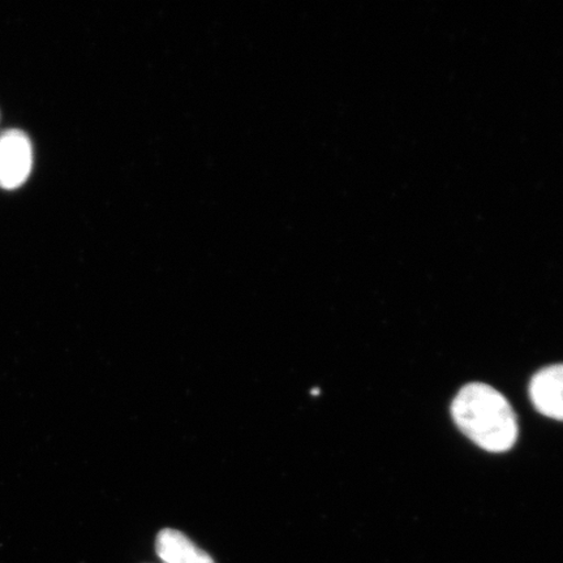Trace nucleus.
Here are the masks:
<instances>
[{"label":"nucleus","instance_id":"obj_3","mask_svg":"<svg viewBox=\"0 0 563 563\" xmlns=\"http://www.w3.org/2000/svg\"><path fill=\"white\" fill-rule=\"evenodd\" d=\"M530 397L541 415L563 421V364L538 372L530 385Z\"/></svg>","mask_w":563,"mask_h":563},{"label":"nucleus","instance_id":"obj_2","mask_svg":"<svg viewBox=\"0 0 563 563\" xmlns=\"http://www.w3.org/2000/svg\"><path fill=\"white\" fill-rule=\"evenodd\" d=\"M33 151L25 133L12 130L0 136V188L23 186L32 172Z\"/></svg>","mask_w":563,"mask_h":563},{"label":"nucleus","instance_id":"obj_1","mask_svg":"<svg viewBox=\"0 0 563 563\" xmlns=\"http://www.w3.org/2000/svg\"><path fill=\"white\" fill-rule=\"evenodd\" d=\"M452 415L457 428L490 453L508 452L518 440V421L509 400L495 387L475 383L457 393Z\"/></svg>","mask_w":563,"mask_h":563},{"label":"nucleus","instance_id":"obj_4","mask_svg":"<svg viewBox=\"0 0 563 563\" xmlns=\"http://www.w3.org/2000/svg\"><path fill=\"white\" fill-rule=\"evenodd\" d=\"M156 551L159 560L164 563H216L186 534L172 530V528H166L158 533Z\"/></svg>","mask_w":563,"mask_h":563}]
</instances>
